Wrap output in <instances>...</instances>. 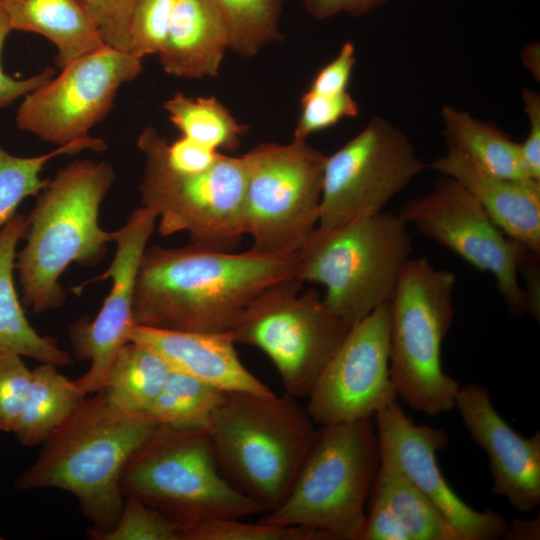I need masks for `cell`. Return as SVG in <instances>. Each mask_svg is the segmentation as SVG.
I'll list each match as a JSON object with an SVG mask.
<instances>
[{"label":"cell","mask_w":540,"mask_h":540,"mask_svg":"<svg viewBox=\"0 0 540 540\" xmlns=\"http://www.w3.org/2000/svg\"><path fill=\"white\" fill-rule=\"evenodd\" d=\"M142 61L107 45L73 60L23 97L17 127L57 146L90 137L118 89L141 73Z\"/></svg>","instance_id":"cell-14"},{"label":"cell","mask_w":540,"mask_h":540,"mask_svg":"<svg viewBox=\"0 0 540 540\" xmlns=\"http://www.w3.org/2000/svg\"><path fill=\"white\" fill-rule=\"evenodd\" d=\"M106 148L102 139L93 136L58 146L53 151L33 157L11 155L0 145V227L16 213L18 205L25 198L38 196L46 188L50 179H41L40 174L50 160L83 150L102 152Z\"/></svg>","instance_id":"cell-31"},{"label":"cell","mask_w":540,"mask_h":540,"mask_svg":"<svg viewBox=\"0 0 540 540\" xmlns=\"http://www.w3.org/2000/svg\"><path fill=\"white\" fill-rule=\"evenodd\" d=\"M79 1L95 23L105 45L129 52L130 21L138 0Z\"/></svg>","instance_id":"cell-37"},{"label":"cell","mask_w":540,"mask_h":540,"mask_svg":"<svg viewBox=\"0 0 540 540\" xmlns=\"http://www.w3.org/2000/svg\"><path fill=\"white\" fill-rule=\"evenodd\" d=\"M57 367L44 362L32 370L27 400L14 431L23 446L41 445L86 397Z\"/></svg>","instance_id":"cell-25"},{"label":"cell","mask_w":540,"mask_h":540,"mask_svg":"<svg viewBox=\"0 0 540 540\" xmlns=\"http://www.w3.org/2000/svg\"><path fill=\"white\" fill-rule=\"evenodd\" d=\"M171 371L158 354L130 341L120 350L103 390L123 409L148 412Z\"/></svg>","instance_id":"cell-26"},{"label":"cell","mask_w":540,"mask_h":540,"mask_svg":"<svg viewBox=\"0 0 540 540\" xmlns=\"http://www.w3.org/2000/svg\"><path fill=\"white\" fill-rule=\"evenodd\" d=\"M368 512L358 540H411L408 532L380 500L368 498Z\"/></svg>","instance_id":"cell-42"},{"label":"cell","mask_w":540,"mask_h":540,"mask_svg":"<svg viewBox=\"0 0 540 540\" xmlns=\"http://www.w3.org/2000/svg\"><path fill=\"white\" fill-rule=\"evenodd\" d=\"M523 65L530 71L532 76L539 81L540 78V45L539 43H530L526 45L521 52Z\"/></svg>","instance_id":"cell-45"},{"label":"cell","mask_w":540,"mask_h":540,"mask_svg":"<svg viewBox=\"0 0 540 540\" xmlns=\"http://www.w3.org/2000/svg\"><path fill=\"white\" fill-rule=\"evenodd\" d=\"M27 225V217L15 213L0 231V352L57 366L72 365L68 351L60 348L54 338L40 335L29 323L15 288L16 247Z\"/></svg>","instance_id":"cell-22"},{"label":"cell","mask_w":540,"mask_h":540,"mask_svg":"<svg viewBox=\"0 0 540 540\" xmlns=\"http://www.w3.org/2000/svg\"><path fill=\"white\" fill-rule=\"evenodd\" d=\"M427 168L402 130L383 117H372L356 136L326 156L315 230L333 231L382 212Z\"/></svg>","instance_id":"cell-12"},{"label":"cell","mask_w":540,"mask_h":540,"mask_svg":"<svg viewBox=\"0 0 540 540\" xmlns=\"http://www.w3.org/2000/svg\"><path fill=\"white\" fill-rule=\"evenodd\" d=\"M307 397L306 411L321 426L370 419L397 401L389 372L388 303L350 327Z\"/></svg>","instance_id":"cell-15"},{"label":"cell","mask_w":540,"mask_h":540,"mask_svg":"<svg viewBox=\"0 0 540 540\" xmlns=\"http://www.w3.org/2000/svg\"><path fill=\"white\" fill-rule=\"evenodd\" d=\"M441 117L448 149L466 155L496 175L515 180L531 179L524 168L518 143L496 125L449 105L442 108Z\"/></svg>","instance_id":"cell-24"},{"label":"cell","mask_w":540,"mask_h":540,"mask_svg":"<svg viewBox=\"0 0 540 540\" xmlns=\"http://www.w3.org/2000/svg\"><path fill=\"white\" fill-rule=\"evenodd\" d=\"M3 538L0 536V540H2Z\"/></svg>","instance_id":"cell-46"},{"label":"cell","mask_w":540,"mask_h":540,"mask_svg":"<svg viewBox=\"0 0 540 540\" xmlns=\"http://www.w3.org/2000/svg\"><path fill=\"white\" fill-rule=\"evenodd\" d=\"M158 425L148 412L117 406L102 389L85 397L49 435L14 485L19 490L69 492L92 528L108 530L117 523L124 504L123 469Z\"/></svg>","instance_id":"cell-2"},{"label":"cell","mask_w":540,"mask_h":540,"mask_svg":"<svg viewBox=\"0 0 540 540\" xmlns=\"http://www.w3.org/2000/svg\"><path fill=\"white\" fill-rule=\"evenodd\" d=\"M522 99L529 129L526 138L518 143L519 152L527 175L540 181V95L524 89Z\"/></svg>","instance_id":"cell-40"},{"label":"cell","mask_w":540,"mask_h":540,"mask_svg":"<svg viewBox=\"0 0 540 540\" xmlns=\"http://www.w3.org/2000/svg\"><path fill=\"white\" fill-rule=\"evenodd\" d=\"M4 4L12 31L36 33L54 44L59 68L105 46L79 0H5Z\"/></svg>","instance_id":"cell-23"},{"label":"cell","mask_w":540,"mask_h":540,"mask_svg":"<svg viewBox=\"0 0 540 540\" xmlns=\"http://www.w3.org/2000/svg\"><path fill=\"white\" fill-rule=\"evenodd\" d=\"M163 108L182 136L215 151H235L248 131L215 96L192 98L176 93Z\"/></svg>","instance_id":"cell-28"},{"label":"cell","mask_w":540,"mask_h":540,"mask_svg":"<svg viewBox=\"0 0 540 540\" xmlns=\"http://www.w3.org/2000/svg\"><path fill=\"white\" fill-rule=\"evenodd\" d=\"M220 472L265 513L287 497L318 429L294 397L225 392L208 427Z\"/></svg>","instance_id":"cell-4"},{"label":"cell","mask_w":540,"mask_h":540,"mask_svg":"<svg viewBox=\"0 0 540 540\" xmlns=\"http://www.w3.org/2000/svg\"><path fill=\"white\" fill-rule=\"evenodd\" d=\"M297 270V253H232L193 243L147 246L135 283L133 322L177 331H231L253 299L298 278Z\"/></svg>","instance_id":"cell-1"},{"label":"cell","mask_w":540,"mask_h":540,"mask_svg":"<svg viewBox=\"0 0 540 540\" xmlns=\"http://www.w3.org/2000/svg\"><path fill=\"white\" fill-rule=\"evenodd\" d=\"M502 538L509 540H538L540 539V519L519 520L513 519L508 524Z\"/></svg>","instance_id":"cell-44"},{"label":"cell","mask_w":540,"mask_h":540,"mask_svg":"<svg viewBox=\"0 0 540 540\" xmlns=\"http://www.w3.org/2000/svg\"><path fill=\"white\" fill-rule=\"evenodd\" d=\"M379 466L373 418L321 426L287 497L259 521L358 540Z\"/></svg>","instance_id":"cell-5"},{"label":"cell","mask_w":540,"mask_h":540,"mask_svg":"<svg viewBox=\"0 0 540 540\" xmlns=\"http://www.w3.org/2000/svg\"><path fill=\"white\" fill-rule=\"evenodd\" d=\"M175 0H138L129 27V52L141 59L160 52Z\"/></svg>","instance_id":"cell-34"},{"label":"cell","mask_w":540,"mask_h":540,"mask_svg":"<svg viewBox=\"0 0 540 540\" xmlns=\"http://www.w3.org/2000/svg\"><path fill=\"white\" fill-rule=\"evenodd\" d=\"M94 540H182L181 528L135 497H124L117 523L108 530L89 529Z\"/></svg>","instance_id":"cell-32"},{"label":"cell","mask_w":540,"mask_h":540,"mask_svg":"<svg viewBox=\"0 0 540 540\" xmlns=\"http://www.w3.org/2000/svg\"><path fill=\"white\" fill-rule=\"evenodd\" d=\"M355 62V46L353 42L346 41L338 54L316 73L307 91L317 94L347 91Z\"/></svg>","instance_id":"cell-38"},{"label":"cell","mask_w":540,"mask_h":540,"mask_svg":"<svg viewBox=\"0 0 540 540\" xmlns=\"http://www.w3.org/2000/svg\"><path fill=\"white\" fill-rule=\"evenodd\" d=\"M115 177L107 162L75 160L37 196L27 217L26 244L15 260L22 304L34 313L64 303L59 280L68 266L94 265L105 256L112 232L100 226L99 211Z\"/></svg>","instance_id":"cell-3"},{"label":"cell","mask_w":540,"mask_h":540,"mask_svg":"<svg viewBox=\"0 0 540 540\" xmlns=\"http://www.w3.org/2000/svg\"><path fill=\"white\" fill-rule=\"evenodd\" d=\"M220 154L182 135L171 144L167 143L166 147L171 167L184 173H196L210 168Z\"/></svg>","instance_id":"cell-41"},{"label":"cell","mask_w":540,"mask_h":540,"mask_svg":"<svg viewBox=\"0 0 540 540\" xmlns=\"http://www.w3.org/2000/svg\"><path fill=\"white\" fill-rule=\"evenodd\" d=\"M455 285L452 271L411 257L388 302L389 372L397 397L433 417L454 408L460 388L441 360L454 317Z\"/></svg>","instance_id":"cell-7"},{"label":"cell","mask_w":540,"mask_h":540,"mask_svg":"<svg viewBox=\"0 0 540 540\" xmlns=\"http://www.w3.org/2000/svg\"><path fill=\"white\" fill-rule=\"evenodd\" d=\"M157 224L155 212L145 206L132 211L125 224L112 232L116 244L113 260L97 279L110 278L112 286L93 319L81 317L68 330L72 352L78 360L90 362L81 377L73 380L83 394L102 390L120 350L129 341L134 324L132 305L135 283L144 251Z\"/></svg>","instance_id":"cell-16"},{"label":"cell","mask_w":540,"mask_h":540,"mask_svg":"<svg viewBox=\"0 0 540 540\" xmlns=\"http://www.w3.org/2000/svg\"><path fill=\"white\" fill-rule=\"evenodd\" d=\"M472 440L487 454L492 492L522 513L540 504V432L525 438L502 418L482 384L460 386L455 404Z\"/></svg>","instance_id":"cell-18"},{"label":"cell","mask_w":540,"mask_h":540,"mask_svg":"<svg viewBox=\"0 0 540 540\" xmlns=\"http://www.w3.org/2000/svg\"><path fill=\"white\" fill-rule=\"evenodd\" d=\"M137 145L145 156L142 205L155 212L160 235L186 232L193 244L225 251L240 241L245 235V154H220L210 168L184 173L169 164L167 141L153 126L143 129Z\"/></svg>","instance_id":"cell-9"},{"label":"cell","mask_w":540,"mask_h":540,"mask_svg":"<svg viewBox=\"0 0 540 540\" xmlns=\"http://www.w3.org/2000/svg\"><path fill=\"white\" fill-rule=\"evenodd\" d=\"M291 278L261 292L243 310L235 343L260 349L273 362L285 394L307 397L350 326L336 317L314 289Z\"/></svg>","instance_id":"cell-11"},{"label":"cell","mask_w":540,"mask_h":540,"mask_svg":"<svg viewBox=\"0 0 540 540\" xmlns=\"http://www.w3.org/2000/svg\"><path fill=\"white\" fill-rule=\"evenodd\" d=\"M33 373L21 355L0 352V431L16 430L27 400Z\"/></svg>","instance_id":"cell-36"},{"label":"cell","mask_w":540,"mask_h":540,"mask_svg":"<svg viewBox=\"0 0 540 540\" xmlns=\"http://www.w3.org/2000/svg\"><path fill=\"white\" fill-rule=\"evenodd\" d=\"M380 462L400 473L444 516L461 540L502 538L508 523L493 510L478 511L466 504L449 486L438 463L437 452L448 444L445 430L414 423L397 401L374 417Z\"/></svg>","instance_id":"cell-17"},{"label":"cell","mask_w":540,"mask_h":540,"mask_svg":"<svg viewBox=\"0 0 540 540\" xmlns=\"http://www.w3.org/2000/svg\"><path fill=\"white\" fill-rule=\"evenodd\" d=\"M427 165L458 182L509 238L540 256V181L496 175L453 149Z\"/></svg>","instance_id":"cell-20"},{"label":"cell","mask_w":540,"mask_h":540,"mask_svg":"<svg viewBox=\"0 0 540 540\" xmlns=\"http://www.w3.org/2000/svg\"><path fill=\"white\" fill-rule=\"evenodd\" d=\"M229 43L210 0H175L166 40L158 53L172 76L216 77Z\"/></svg>","instance_id":"cell-21"},{"label":"cell","mask_w":540,"mask_h":540,"mask_svg":"<svg viewBox=\"0 0 540 540\" xmlns=\"http://www.w3.org/2000/svg\"><path fill=\"white\" fill-rule=\"evenodd\" d=\"M369 497L382 501L411 540H461L438 509L391 466L381 463Z\"/></svg>","instance_id":"cell-27"},{"label":"cell","mask_w":540,"mask_h":540,"mask_svg":"<svg viewBox=\"0 0 540 540\" xmlns=\"http://www.w3.org/2000/svg\"><path fill=\"white\" fill-rule=\"evenodd\" d=\"M4 3L5 0H0V109L6 108L18 98L24 97L55 74L54 69L50 67L24 79H14L4 72L1 55L7 36L12 31Z\"/></svg>","instance_id":"cell-39"},{"label":"cell","mask_w":540,"mask_h":540,"mask_svg":"<svg viewBox=\"0 0 540 540\" xmlns=\"http://www.w3.org/2000/svg\"><path fill=\"white\" fill-rule=\"evenodd\" d=\"M391 0H302L307 13L317 20L339 14L361 16L376 10Z\"/></svg>","instance_id":"cell-43"},{"label":"cell","mask_w":540,"mask_h":540,"mask_svg":"<svg viewBox=\"0 0 540 540\" xmlns=\"http://www.w3.org/2000/svg\"><path fill=\"white\" fill-rule=\"evenodd\" d=\"M412 250L405 221L382 211L333 231L315 230L297 253V276L322 285L327 307L351 327L389 302Z\"/></svg>","instance_id":"cell-8"},{"label":"cell","mask_w":540,"mask_h":540,"mask_svg":"<svg viewBox=\"0 0 540 540\" xmlns=\"http://www.w3.org/2000/svg\"><path fill=\"white\" fill-rule=\"evenodd\" d=\"M398 215L423 236L490 273L512 315L528 313L519 276L533 253L509 238L458 182L441 175L428 193L406 201Z\"/></svg>","instance_id":"cell-13"},{"label":"cell","mask_w":540,"mask_h":540,"mask_svg":"<svg viewBox=\"0 0 540 540\" xmlns=\"http://www.w3.org/2000/svg\"><path fill=\"white\" fill-rule=\"evenodd\" d=\"M120 488L124 497L141 500L181 530L265 513L222 475L207 429L159 424L125 465Z\"/></svg>","instance_id":"cell-6"},{"label":"cell","mask_w":540,"mask_h":540,"mask_svg":"<svg viewBox=\"0 0 540 540\" xmlns=\"http://www.w3.org/2000/svg\"><path fill=\"white\" fill-rule=\"evenodd\" d=\"M225 28L229 49L251 58L283 38L280 18L285 0H210Z\"/></svg>","instance_id":"cell-29"},{"label":"cell","mask_w":540,"mask_h":540,"mask_svg":"<svg viewBox=\"0 0 540 540\" xmlns=\"http://www.w3.org/2000/svg\"><path fill=\"white\" fill-rule=\"evenodd\" d=\"M248 175L243 203L244 234L251 250L298 253L319 220L326 155L307 140L261 143L245 153Z\"/></svg>","instance_id":"cell-10"},{"label":"cell","mask_w":540,"mask_h":540,"mask_svg":"<svg viewBox=\"0 0 540 540\" xmlns=\"http://www.w3.org/2000/svg\"><path fill=\"white\" fill-rule=\"evenodd\" d=\"M182 540H327L322 533L297 526H279L258 521L217 519L181 530Z\"/></svg>","instance_id":"cell-33"},{"label":"cell","mask_w":540,"mask_h":540,"mask_svg":"<svg viewBox=\"0 0 540 540\" xmlns=\"http://www.w3.org/2000/svg\"><path fill=\"white\" fill-rule=\"evenodd\" d=\"M224 393L193 376L172 370L148 413L160 425L208 429Z\"/></svg>","instance_id":"cell-30"},{"label":"cell","mask_w":540,"mask_h":540,"mask_svg":"<svg viewBox=\"0 0 540 540\" xmlns=\"http://www.w3.org/2000/svg\"><path fill=\"white\" fill-rule=\"evenodd\" d=\"M301 111L293 138L304 139L325 130L344 118L357 117L359 105L348 91L317 94L306 91L301 97Z\"/></svg>","instance_id":"cell-35"},{"label":"cell","mask_w":540,"mask_h":540,"mask_svg":"<svg viewBox=\"0 0 540 540\" xmlns=\"http://www.w3.org/2000/svg\"><path fill=\"white\" fill-rule=\"evenodd\" d=\"M128 339L158 354L172 370L224 392L273 393L243 365L230 331L189 332L133 324Z\"/></svg>","instance_id":"cell-19"}]
</instances>
